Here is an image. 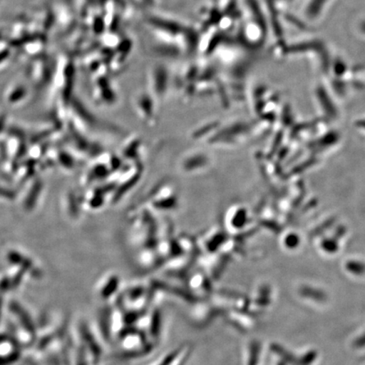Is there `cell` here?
<instances>
[]
</instances>
